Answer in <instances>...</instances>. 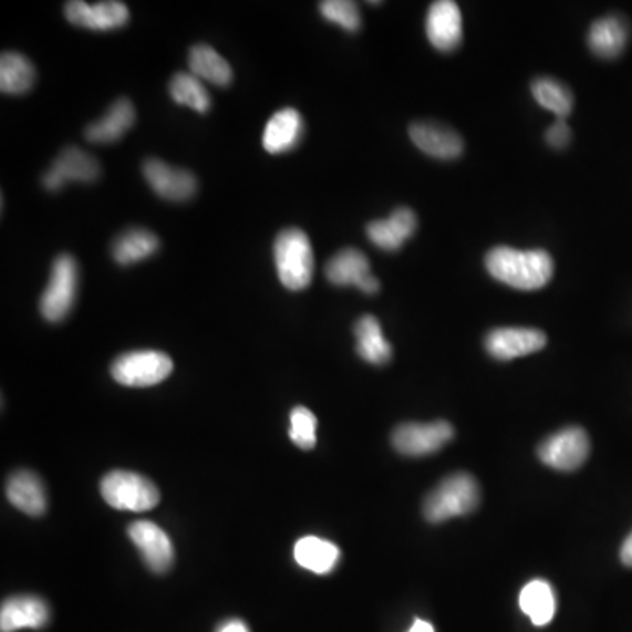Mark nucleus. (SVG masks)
<instances>
[{"instance_id":"obj_25","label":"nucleus","mask_w":632,"mask_h":632,"mask_svg":"<svg viewBox=\"0 0 632 632\" xmlns=\"http://www.w3.org/2000/svg\"><path fill=\"white\" fill-rule=\"evenodd\" d=\"M35 83V69L22 53L4 51L0 56V90L2 94H27Z\"/></svg>"},{"instance_id":"obj_27","label":"nucleus","mask_w":632,"mask_h":632,"mask_svg":"<svg viewBox=\"0 0 632 632\" xmlns=\"http://www.w3.org/2000/svg\"><path fill=\"white\" fill-rule=\"evenodd\" d=\"M188 64L190 73L200 81H209L217 86H229L232 83V68L229 62L208 44L191 48Z\"/></svg>"},{"instance_id":"obj_31","label":"nucleus","mask_w":632,"mask_h":632,"mask_svg":"<svg viewBox=\"0 0 632 632\" xmlns=\"http://www.w3.org/2000/svg\"><path fill=\"white\" fill-rule=\"evenodd\" d=\"M317 416L308 407H293L290 413V439L302 450H311L317 443Z\"/></svg>"},{"instance_id":"obj_9","label":"nucleus","mask_w":632,"mask_h":632,"mask_svg":"<svg viewBox=\"0 0 632 632\" xmlns=\"http://www.w3.org/2000/svg\"><path fill=\"white\" fill-rule=\"evenodd\" d=\"M101 176V166L90 153L68 146L53 160L46 175L43 176V187L50 191H59L68 183H94Z\"/></svg>"},{"instance_id":"obj_18","label":"nucleus","mask_w":632,"mask_h":632,"mask_svg":"<svg viewBox=\"0 0 632 632\" xmlns=\"http://www.w3.org/2000/svg\"><path fill=\"white\" fill-rule=\"evenodd\" d=\"M50 620V610L43 599L18 595L2 604L0 631L17 632L20 629H41Z\"/></svg>"},{"instance_id":"obj_8","label":"nucleus","mask_w":632,"mask_h":632,"mask_svg":"<svg viewBox=\"0 0 632 632\" xmlns=\"http://www.w3.org/2000/svg\"><path fill=\"white\" fill-rule=\"evenodd\" d=\"M454 437V427L448 422L433 424H404L392 434V445L407 457H424L442 450Z\"/></svg>"},{"instance_id":"obj_16","label":"nucleus","mask_w":632,"mask_h":632,"mask_svg":"<svg viewBox=\"0 0 632 632\" xmlns=\"http://www.w3.org/2000/svg\"><path fill=\"white\" fill-rule=\"evenodd\" d=\"M410 137L416 148L429 157L452 160L463 155L464 143L457 132L434 122H416L410 127Z\"/></svg>"},{"instance_id":"obj_13","label":"nucleus","mask_w":632,"mask_h":632,"mask_svg":"<svg viewBox=\"0 0 632 632\" xmlns=\"http://www.w3.org/2000/svg\"><path fill=\"white\" fill-rule=\"evenodd\" d=\"M65 18L69 23L83 27V29L115 30L127 25L131 13L124 2H116V0L97 2V4L73 0L65 4Z\"/></svg>"},{"instance_id":"obj_32","label":"nucleus","mask_w":632,"mask_h":632,"mask_svg":"<svg viewBox=\"0 0 632 632\" xmlns=\"http://www.w3.org/2000/svg\"><path fill=\"white\" fill-rule=\"evenodd\" d=\"M320 13L328 22L343 27L349 32H356L361 29V11L356 8L355 2L350 0H328L320 4Z\"/></svg>"},{"instance_id":"obj_36","label":"nucleus","mask_w":632,"mask_h":632,"mask_svg":"<svg viewBox=\"0 0 632 632\" xmlns=\"http://www.w3.org/2000/svg\"><path fill=\"white\" fill-rule=\"evenodd\" d=\"M407 632H434L433 624L425 622V620H415V624Z\"/></svg>"},{"instance_id":"obj_28","label":"nucleus","mask_w":632,"mask_h":632,"mask_svg":"<svg viewBox=\"0 0 632 632\" xmlns=\"http://www.w3.org/2000/svg\"><path fill=\"white\" fill-rule=\"evenodd\" d=\"M520 608L532 624L547 625L556 615L557 599L552 586L545 580H535L527 583L520 592Z\"/></svg>"},{"instance_id":"obj_19","label":"nucleus","mask_w":632,"mask_h":632,"mask_svg":"<svg viewBox=\"0 0 632 632\" xmlns=\"http://www.w3.org/2000/svg\"><path fill=\"white\" fill-rule=\"evenodd\" d=\"M304 134V120L293 107H284L269 118L263 128L262 145L266 152L287 153L301 143Z\"/></svg>"},{"instance_id":"obj_12","label":"nucleus","mask_w":632,"mask_h":632,"mask_svg":"<svg viewBox=\"0 0 632 632\" xmlns=\"http://www.w3.org/2000/svg\"><path fill=\"white\" fill-rule=\"evenodd\" d=\"M128 536L153 573L162 574L169 571L175 562V548L170 543L169 536L162 531L160 527L139 520L128 527Z\"/></svg>"},{"instance_id":"obj_6","label":"nucleus","mask_w":632,"mask_h":632,"mask_svg":"<svg viewBox=\"0 0 632 632\" xmlns=\"http://www.w3.org/2000/svg\"><path fill=\"white\" fill-rule=\"evenodd\" d=\"M173 367L175 365L166 353L141 350L120 355L111 365V376L124 386H153L164 382Z\"/></svg>"},{"instance_id":"obj_11","label":"nucleus","mask_w":632,"mask_h":632,"mask_svg":"<svg viewBox=\"0 0 632 632\" xmlns=\"http://www.w3.org/2000/svg\"><path fill=\"white\" fill-rule=\"evenodd\" d=\"M325 277L332 284L338 287L353 284L370 296L380 290V281L371 274L370 260L355 248H344L340 253H335L325 266Z\"/></svg>"},{"instance_id":"obj_7","label":"nucleus","mask_w":632,"mask_h":632,"mask_svg":"<svg viewBox=\"0 0 632 632\" xmlns=\"http://www.w3.org/2000/svg\"><path fill=\"white\" fill-rule=\"evenodd\" d=\"M590 454V442L586 431L580 427H568L545 439L539 445L538 455L541 463L559 469L574 472L583 466Z\"/></svg>"},{"instance_id":"obj_33","label":"nucleus","mask_w":632,"mask_h":632,"mask_svg":"<svg viewBox=\"0 0 632 632\" xmlns=\"http://www.w3.org/2000/svg\"><path fill=\"white\" fill-rule=\"evenodd\" d=\"M548 145L552 148L562 149L569 145L571 141V131L564 120H557L556 124L547 131Z\"/></svg>"},{"instance_id":"obj_3","label":"nucleus","mask_w":632,"mask_h":632,"mask_svg":"<svg viewBox=\"0 0 632 632\" xmlns=\"http://www.w3.org/2000/svg\"><path fill=\"white\" fill-rule=\"evenodd\" d=\"M480 503V488L467 473H455L434 488L424 505L429 522H445L448 518L472 514Z\"/></svg>"},{"instance_id":"obj_10","label":"nucleus","mask_w":632,"mask_h":632,"mask_svg":"<svg viewBox=\"0 0 632 632\" xmlns=\"http://www.w3.org/2000/svg\"><path fill=\"white\" fill-rule=\"evenodd\" d=\"M143 175L153 191L170 203H187L196 196L197 179L188 170L169 166L158 158H149L143 166Z\"/></svg>"},{"instance_id":"obj_35","label":"nucleus","mask_w":632,"mask_h":632,"mask_svg":"<svg viewBox=\"0 0 632 632\" xmlns=\"http://www.w3.org/2000/svg\"><path fill=\"white\" fill-rule=\"evenodd\" d=\"M218 632H250L247 624H242L241 620H230L227 624L221 625Z\"/></svg>"},{"instance_id":"obj_22","label":"nucleus","mask_w":632,"mask_h":632,"mask_svg":"<svg viewBox=\"0 0 632 632\" xmlns=\"http://www.w3.org/2000/svg\"><path fill=\"white\" fill-rule=\"evenodd\" d=\"M629 39V27L625 20L619 17L601 18L590 27L589 46L595 55L603 59H615L622 51Z\"/></svg>"},{"instance_id":"obj_24","label":"nucleus","mask_w":632,"mask_h":632,"mask_svg":"<svg viewBox=\"0 0 632 632\" xmlns=\"http://www.w3.org/2000/svg\"><path fill=\"white\" fill-rule=\"evenodd\" d=\"M158 248L160 239L152 230L128 229L115 239L111 253L120 266H131L149 259L153 253H157Z\"/></svg>"},{"instance_id":"obj_5","label":"nucleus","mask_w":632,"mask_h":632,"mask_svg":"<svg viewBox=\"0 0 632 632\" xmlns=\"http://www.w3.org/2000/svg\"><path fill=\"white\" fill-rule=\"evenodd\" d=\"M101 494L107 505L122 511H148L160 501V493L145 476L131 472L107 473L101 481Z\"/></svg>"},{"instance_id":"obj_20","label":"nucleus","mask_w":632,"mask_h":632,"mask_svg":"<svg viewBox=\"0 0 632 632\" xmlns=\"http://www.w3.org/2000/svg\"><path fill=\"white\" fill-rule=\"evenodd\" d=\"M416 227L418 220L415 213L410 208H400L385 220L371 221L367 226V238L382 250L395 251L412 238Z\"/></svg>"},{"instance_id":"obj_34","label":"nucleus","mask_w":632,"mask_h":632,"mask_svg":"<svg viewBox=\"0 0 632 632\" xmlns=\"http://www.w3.org/2000/svg\"><path fill=\"white\" fill-rule=\"evenodd\" d=\"M620 559L624 562L628 568H632V532L625 539L624 545H622V550H620Z\"/></svg>"},{"instance_id":"obj_2","label":"nucleus","mask_w":632,"mask_h":632,"mask_svg":"<svg viewBox=\"0 0 632 632\" xmlns=\"http://www.w3.org/2000/svg\"><path fill=\"white\" fill-rule=\"evenodd\" d=\"M274 262L284 289L304 290L313 280L314 257L310 238L301 229H284L274 241Z\"/></svg>"},{"instance_id":"obj_1","label":"nucleus","mask_w":632,"mask_h":632,"mask_svg":"<svg viewBox=\"0 0 632 632\" xmlns=\"http://www.w3.org/2000/svg\"><path fill=\"white\" fill-rule=\"evenodd\" d=\"M485 266L497 281L518 290L541 289L553 274L552 257L545 250L497 247L488 251Z\"/></svg>"},{"instance_id":"obj_21","label":"nucleus","mask_w":632,"mask_h":632,"mask_svg":"<svg viewBox=\"0 0 632 632\" xmlns=\"http://www.w3.org/2000/svg\"><path fill=\"white\" fill-rule=\"evenodd\" d=\"M8 499L14 508L30 517H41L46 511V493L43 481L30 472H17L8 481L6 488Z\"/></svg>"},{"instance_id":"obj_30","label":"nucleus","mask_w":632,"mask_h":632,"mask_svg":"<svg viewBox=\"0 0 632 632\" xmlns=\"http://www.w3.org/2000/svg\"><path fill=\"white\" fill-rule=\"evenodd\" d=\"M532 95L538 101L539 106L552 111L559 120H566L573 111V94L568 86L552 77H539L532 83Z\"/></svg>"},{"instance_id":"obj_17","label":"nucleus","mask_w":632,"mask_h":632,"mask_svg":"<svg viewBox=\"0 0 632 632\" xmlns=\"http://www.w3.org/2000/svg\"><path fill=\"white\" fill-rule=\"evenodd\" d=\"M136 124V107L128 99H116L106 115L90 124L85 131V139L92 145H113Z\"/></svg>"},{"instance_id":"obj_26","label":"nucleus","mask_w":632,"mask_h":632,"mask_svg":"<svg viewBox=\"0 0 632 632\" xmlns=\"http://www.w3.org/2000/svg\"><path fill=\"white\" fill-rule=\"evenodd\" d=\"M356 353L370 364L382 365L391 361L392 346L383 338L382 325L373 314H365L355 323Z\"/></svg>"},{"instance_id":"obj_14","label":"nucleus","mask_w":632,"mask_h":632,"mask_svg":"<svg viewBox=\"0 0 632 632\" xmlns=\"http://www.w3.org/2000/svg\"><path fill=\"white\" fill-rule=\"evenodd\" d=\"M545 344H547V335L538 329H496L485 340L487 352L499 361H511L518 356L531 355V353L543 350Z\"/></svg>"},{"instance_id":"obj_29","label":"nucleus","mask_w":632,"mask_h":632,"mask_svg":"<svg viewBox=\"0 0 632 632\" xmlns=\"http://www.w3.org/2000/svg\"><path fill=\"white\" fill-rule=\"evenodd\" d=\"M169 94L173 101L197 113H208L211 107L208 90L204 89L203 81L191 73L175 74L169 83Z\"/></svg>"},{"instance_id":"obj_4","label":"nucleus","mask_w":632,"mask_h":632,"mask_svg":"<svg viewBox=\"0 0 632 632\" xmlns=\"http://www.w3.org/2000/svg\"><path fill=\"white\" fill-rule=\"evenodd\" d=\"M80 268L73 255H59L51 266L50 281L41 296L39 310L48 322H62L76 302Z\"/></svg>"},{"instance_id":"obj_15","label":"nucleus","mask_w":632,"mask_h":632,"mask_svg":"<svg viewBox=\"0 0 632 632\" xmlns=\"http://www.w3.org/2000/svg\"><path fill=\"white\" fill-rule=\"evenodd\" d=\"M427 38L439 51H454L463 43V14L452 0L434 2L427 13Z\"/></svg>"},{"instance_id":"obj_23","label":"nucleus","mask_w":632,"mask_h":632,"mask_svg":"<svg viewBox=\"0 0 632 632\" xmlns=\"http://www.w3.org/2000/svg\"><path fill=\"white\" fill-rule=\"evenodd\" d=\"M293 557L301 568L308 569L311 573L325 574L331 573L338 564L340 548L317 536H305L296 543Z\"/></svg>"}]
</instances>
